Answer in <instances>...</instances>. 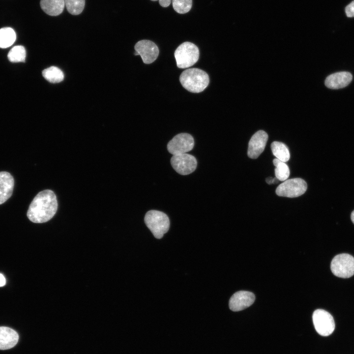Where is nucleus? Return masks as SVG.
Masks as SVG:
<instances>
[{
    "mask_svg": "<svg viewBox=\"0 0 354 354\" xmlns=\"http://www.w3.org/2000/svg\"><path fill=\"white\" fill-rule=\"evenodd\" d=\"M40 4L43 11L50 16L60 14L65 6L64 0H41Z\"/></svg>",
    "mask_w": 354,
    "mask_h": 354,
    "instance_id": "16",
    "label": "nucleus"
},
{
    "mask_svg": "<svg viewBox=\"0 0 354 354\" xmlns=\"http://www.w3.org/2000/svg\"><path fill=\"white\" fill-rule=\"evenodd\" d=\"M134 49L138 55H140L143 62L150 64L154 61L159 54L157 46L149 40H142L135 44Z\"/></svg>",
    "mask_w": 354,
    "mask_h": 354,
    "instance_id": "10",
    "label": "nucleus"
},
{
    "mask_svg": "<svg viewBox=\"0 0 354 354\" xmlns=\"http://www.w3.org/2000/svg\"><path fill=\"white\" fill-rule=\"evenodd\" d=\"M6 280L4 276L0 273V287H2L5 285Z\"/></svg>",
    "mask_w": 354,
    "mask_h": 354,
    "instance_id": "26",
    "label": "nucleus"
},
{
    "mask_svg": "<svg viewBox=\"0 0 354 354\" xmlns=\"http://www.w3.org/2000/svg\"><path fill=\"white\" fill-rule=\"evenodd\" d=\"M179 81L184 88L193 93L203 91L209 82L208 74L197 68H189L183 71L179 76Z\"/></svg>",
    "mask_w": 354,
    "mask_h": 354,
    "instance_id": "2",
    "label": "nucleus"
},
{
    "mask_svg": "<svg viewBox=\"0 0 354 354\" xmlns=\"http://www.w3.org/2000/svg\"><path fill=\"white\" fill-rule=\"evenodd\" d=\"M353 76L349 72L342 71L332 74L326 77L325 86L331 89H339L347 86L352 81Z\"/></svg>",
    "mask_w": 354,
    "mask_h": 354,
    "instance_id": "13",
    "label": "nucleus"
},
{
    "mask_svg": "<svg viewBox=\"0 0 354 354\" xmlns=\"http://www.w3.org/2000/svg\"><path fill=\"white\" fill-rule=\"evenodd\" d=\"M144 221L154 236L157 239L161 238L169 229V218L166 214L162 211L156 210L148 211L145 215Z\"/></svg>",
    "mask_w": 354,
    "mask_h": 354,
    "instance_id": "3",
    "label": "nucleus"
},
{
    "mask_svg": "<svg viewBox=\"0 0 354 354\" xmlns=\"http://www.w3.org/2000/svg\"><path fill=\"white\" fill-rule=\"evenodd\" d=\"M330 268L336 276L349 278L354 274V258L346 253L337 255L332 259Z\"/></svg>",
    "mask_w": 354,
    "mask_h": 354,
    "instance_id": "5",
    "label": "nucleus"
},
{
    "mask_svg": "<svg viewBox=\"0 0 354 354\" xmlns=\"http://www.w3.org/2000/svg\"><path fill=\"white\" fill-rule=\"evenodd\" d=\"M19 336L13 329L7 326H0V350L13 348L17 344Z\"/></svg>",
    "mask_w": 354,
    "mask_h": 354,
    "instance_id": "15",
    "label": "nucleus"
},
{
    "mask_svg": "<svg viewBox=\"0 0 354 354\" xmlns=\"http://www.w3.org/2000/svg\"><path fill=\"white\" fill-rule=\"evenodd\" d=\"M171 164L179 174L187 175L196 170L197 161L194 156L185 153L173 155L171 159Z\"/></svg>",
    "mask_w": 354,
    "mask_h": 354,
    "instance_id": "8",
    "label": "nucleus"
},
{
    "mask_svg": "<svg viewBox=\"0 0 354 354\" xmlns=\"http://www.w3.org/2000/svg\"><path fill=\"white\" fill-rule=\"evenodd\" d=\"M275 166V175L279 180H286L290 175V170L288 165L284 162L275 158L273 160Z\"/></svg>",
    "mask_w": 354,
    "mask_h": 354,
    "instance_id": "20",
    "label": "nucleus"
},
{
    "mask_svg": "<svg viewBox=\"0 0 354 354\" xmlns=\"http://www.w3.org/2000/svg\"><path fill=\"white\" fill-rule=\"evenodd\" d=\"M345 12L347 17H354V0L346 6L345 8Z\"/></svg>",
    "mask_w": 354,
    "mask_h": 354,
    "instance_id": "24",
    "label": "nucleus"
},
{
    "mask_svg": "<svg viewBox=\"0 0 354 354\" xmlns=\"http://www.w3.org/2000/svg\"><path fill=\"white\" fill-rule=\"evenodd\" d=\"M58 208L56 196L51 190L39 192L30 203L27 211L30 221L42 223L50 220L55 214Z\"/></svg>",
    "mask_w": 354,
    "mask_h": 354,
    "instance_id": "1",
    "label": "nucleus"
},
{
    "mask_svg": "<svg viewBox=\"0 0 354 354\" xmlns=\"http://www.w3.org/2000/svg\"><path fill=\"white\" fill-rule=\"evenodd\" d=\"M271 149L273 154L279 160L285 162L290 157V154L288 147L284 143L274 141L271 144Z\"/></svg>",
    "mask_w": 354,
    "mask_h": 354,
    "instance_id": "17",
    "label": "nucleus"
},
{
    "mask_svg": "<svg viewBox=\"0 0 354 354\" xmlns=\"http://www.w3.org/2000/svg\"><path fill=\"white\" fill-rule=\"evenodd\" d=\"M268 139L267 134L263 130H259L251 137L248 144L247 155L252 159H256L264 150Z\"/></svg>",
    "mask_w": 354,
    "mask_h": 354,
    "instance_id": "12",
    "label": "nucleus"
},
{
    "mask_svg": "<svg viewBox=\"0 0 354 354\" xmlns=\"http://www.w3.org/2000/svg\"><path fill=\"white\" fill-rule=\"evenodd\" d=\"M7 56L8 59L11 62H23L26 59V50L22 46H14L10 50Z\"/></svg>",
    "mask_w": 354,
    "mask_h": 354,
    "instance_id": "21",
    "label": "nucleus"
},
{
    "mask_svg": "<svg viewBox=\"0 0 354 354\" xmlns=\"http://www.w3.org/2000/svg\"><path fill=\"white\" fill-rule=\"evenodd\" d=\"M65 6L69 13L77 15L82 13L85 5V0H64Z\"/></svg>",
    "mask_w": 354,
    "mask_h": 354,
    "instance_id": "22",
    "label": "nucleus"
},
{
    "mask_svg": "<svg viewBox=\"0 0 354 354\" xmlns=\"http://www.w3.org/2000/svg\"><path fill=\"white\" fill-rule=\"evenodd\" d=\"M152 0V1H156V0Z\"/></svg>",
    "mask_w": 354,
    "mask_h": 354,
    "instance_id": "29",
    "label": "nucleus"
},
{
    "mask_svg": "<svg viewBox=\"0 0 354 354\" xmlns=\"http://www.w3.org/2000/svg\"><path fill=\"white\" fill-rule=\"evenodd\" d=\"M174 56L177 66L185 68L197 62L199 58V50L194 43L185 42L177 48Z\"/></svg>",
    "mask_w": 354,
    "mask_h": 354,
    "instance_id": "4",
    "label": "nucleus"
},
{
    "mask_svg": "<svg viewBox=\"0 0 354 354\" xmlns=\"http://www.w3.org/2000/svg\"><path fill=\"white\" fill-rule=\"evenodd\" d=\"M312 320L316 331L323 336L330 335L335 329L333 317L324 310H316L313 312Z\"/></svg>",
    "mask_w": 354,
    "mask_h": 354,
    "instance_id": "7",
    "label": "nucleus"
},
{
    "mask_svg": "<svg viewBox=\"0 0 354 354\" xmlns=\"http://www.w3.org/2000/svg\"><path fill=\"white\" fill-rule=\"evenodd\" d=\"M351 220H352V222L354 224V210L353 211V212L351 213Z\"/></svg>",
    "mask_w": 354,
    "mask_h": 354,
    "instance_id": "28",
    "label": "nucleus"
},
{
    "mask_svg": "<svg viewBox=\"0 0 354 354\" xmlns=\"http://www.w3.org/2000/svg\"><path fill=\"white\" fill-rule=\"evenodd\" d=\"M16 38L15 31L11 28L0 29V48H6L11 46Z\"/></svg>",
    "mask_w": 354,
    "mask_h": 354,
    "instance_id": "18",
    "label": "nucleus"
},
{
    "mask_svg": "<svg viewBox=\"0 0 354 354\" xmlns=\"http://www.w3.org/2000/svg\"><path fill=\"white\" fill-rule=\"evenodd\" d=\"M194 145V140L188 133L177 134L167 144V149L173 155L185 153L191 150Z\"/></svg>",
    "mask_w": 354,
    "mask_h": 354,
    "instance_id": "9",
    "label": "nucleus"
},
{
    "mask_svg": "<svg viewBox=\"0 0 354 354\" xmlns=\"http://www.w3.org/2000/svg\"><path fill=\"white\" fill-rule=\"evenodd\" d=\"M171 0H159L160 5L163 7H168L171 3Z\"/></svg>",
    "mask_w": 354,
    "mask_h": 354,
    "instance_id": "25",
    "label": "nucleus"
},
{
    "mask_svg": "<svg viewBox=\"0 0 354 354\" xmlns=\"http://www.w3.org/2000/svg\"><path fill=\"white\" fill-rule=\"evenodd\" d=\"M174 9L178 13L189 12L192 5V0H172Z\"/></svg>",
    "mask_w": 354,
    "mask_h": 354,
    "instance_id": "23",
    "label": "nucleus"
},
{
    "mask_svg": "<svg viewBox=\"0 0 354 354\" xmlns=\"http://www.w3.org/2000/svg\"><path fill=\"white\" fill-rule=\"evenodd\" d=\"M307 188V183L303 179L292 178L280 184L276 189V193L279 196L295 198L303 194Z\"/></svg>",
    "mask_w": 354,
    "mask_h": 354,
    "instance_id": "6",
    "label": "nucleus"
},
{
    "mask_svg": "<svg viewBox=\"0 0 354 354\" xmlns=\"http://www.w3.org/2000/svg\"><path fill=\"white\" fill-rule=\"evenodd\" d=\"M255 299L253 293L246 291H238L230 298L229 308L233 311H241L251 306Z\"/></svg>",
    "mask_w": 354,
    "mask_h": 354,
    "instance_id": "11",
    "label": "nucleus"
},
{
    "mask_svg": "<svg viewBox=\"0 0 354 354\" xmlns=\"http://www.w3.org/2000/svg\"><path fill=\"white\" fill-rule=\"evenodd\" d=\"M43 77L52 83H57L61 82L64 78L62 71L57 67L51 66L42 71Z\"/></svg>",
    "mask_w": 354,
    "mask_h": 354,
    "instance_id": "19",
    "label": "nucleus"
},
{
    "mask_svg": "<svg viewBox=\"0 0 354 354\" xmlns=\"http://www.w3.org/2000/svg\"><path fill=\"white\" fill-rule=\"evenodd\" d=\"M14 179L7 172H0V205L5 202L12 195Z\"/></svg>",
    "mask_w": 354,
    "mask_h": 354,
    "instance_id": "14",
    "label": "nucleus"
},
{
    "mask_svg": "<svg viewBox=\"0 0 354 354\" xmlns=\"http://www.w3.org/2000/svg\"><path fill=\"white\" fill-rule=\"evenodd\" d=\"M273 178L271 177H267L266 178V182L269 184H273Z\"/></svg>",
    "mask_w": 354,
    "mask_h": 354,
    "instance_id": "27",
    "label": "nucleus"
}]
</instances>
